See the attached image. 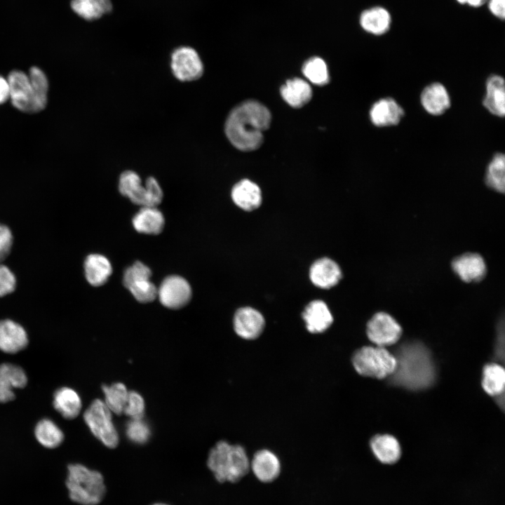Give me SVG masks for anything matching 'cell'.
Wrapping results in <instances>:
<instances>
[{"label":"cell","mask_w":505,"mask_h":505,"mask_svg":"<svg viewBox=\"0 0 505 505\" xmlns=\"http://www.w3.org/2000/svg\"><path fill=\"white\" fill-rule=\"evenodd\" d=\"M271 122L268 109L255 100L236 106L228 116L225 133L230 142L242 151H252L263 142V132Z\"/></svg>","instance_id":"cell-1"},{"label":"cell","mask_w":505,"mask_h":505,"mask_svg":"<svg viewBox=\"0 0 505 505\" xmlns=\"http://www.w3.org/2000/svg\"><path fill=\"white\" fill-rule=\"evenodd\" d=\"M393 382L412 389L426 388L434 379V369L426 349L419 344L403 346L395 356Z\"/></svg>","instance_id":"cell-2"},{"label":"cell","mask_w":505,"mask_h":505,"mask_svg":"<svg viewBox=\"0 0 505 505\" xmlns=\"http://www.w3.org/2000/svg\"><path fill=\"white\" fill-rule=\"evenodd\" d=\"M207 466L218 483H236L248 474L250 460L243 446L220 440L210 450Z\"/></svg>","instance_id":"cell-3"},{"label":"cell","mask_w":505,"mask_h":505,"mask_svg":"<svg viewBox=\"0 0 505 505\" xmlns=\"http://www.w3.org/2000/svg\"><path fill=\"white\" fill-rule=\"evenodd\" d=\"M69 499L79 505H97L106 494V485L102 473L81 464L67 466L65 480Z\"/></svg>","instance_id":"cell-4"},{"label":"cell","mask_w":505,"mask_h":505,"mask_svg":"<svg viewBox=\"0 0 505 505\" xmlns=\"http://www.w3.org/2000/svg\"><path fill=\"white\" fill-rule=\"evenodd\" d=\"M352 363L361 375L377 379L391 376L396 368L394 355L382 346H363L354 354Z\"/></svg>","instance_id":"cell-5"},{"label":"cell","mask_w":505,"mask_h":505,"mask_svg":"<svg viewBox=\"0 0 505 505\" xmlns=\"http://www.w3.org/2000/svg\"><path fill=\"white\" fill-rule=\"evenodd\" d=\"M144 185L142 184L141 178L134 171L126 170L120 175L119 189L123 196L142 207H156L163 198V191L159 182L154 177H149Z\"/></svg>","instance_id":"cell-6"},{"label":"cell","mask_w":505,"mask_h":505,"mask_svg":"<svg viewBox=\"0 0 505 505\" xmlns=\"http://www.w3.org/2000/svg\"><path fill=\"white\" fill-rule=\"evenodd\" d=\"M112 412L100 399L94 400L83 414V419L92 433L109 448L116 447L119 433L113 424Z\"/></svg>","instance_id":"cell-7"},{"label":"cell","mask_w":505,"mask_h":505,"mask_svg":"<svg viewBox=\"0 0 505 505\" xmlns=\"http://www.w3.org/2000/svg\"><path fill=\"white\" fill-rule=\"evenodd\" d=\"M170 68L175 78L181 81L199 79L203 73V65L198 52L189 46H181L170 55Z\"/></svg>","instance_id":"cell-8"},{"label":"cell","mask_w":505,"mask_h":505,"mask_svg":"<svg viewBox=\"0 0 505 505\" xmlns=\"http://www.w3.org/2000/svg\"><path fill=\"white\" fill-rule=\"evenodd\" d=\"M366 332L372 342L378 346L384 347L398 341L402 335V328L391 315L378 312L367 323Z\"/></svg>","instance_id":"cell-9"},{"label":"cell","mask_w":505,"mask_h":505,"mask_svg":"<svg viewBox=\"0 0 505 505\" xmlns=\"http://www.w3.org/2000/svg\"><path fill=\"white\" fill-rule=\"evenodd\" d=\"M157 297L164 307L173 309H180L191 299V288L184 278L176 275L170 276L161 283Z\"/></svg>","instance_id":"cell-10"},{"label":"cell","mask_w":505,"mask_h":505,"mask_svg":"<svg viewBox=\"0 0 505 505\" xmlns=\"http://www.w3.org/2000/svg\"><path fill=\"white\" fill-rule=\"evenodd\" d=\"M9 100L17 109L26 113H33L34 95L27 74L12 71L8 78Z\"/></svg>","instance_id":"cell-11"},{"label":"cell","mask_w":505,"mask_h":505,"mask_svg":"<svg viewBox=\"0 0 505 505\" xmlns=\"http://www.w3.org/2000/svg\"><path fill=\"white\" fill-rule=\"evenodd\" d=\"M250 470L260 483H271L280 476L281 464L274 452L267 449H262L253 454L250 461Z\"/></svg>","instance_id":"cell-12"},{"label":"cell","mask_w":505,"mask_h":505,"mask_svg":"<svg viewBox=\"0 0 505 505\" xmlns=\"http://www.w3.org/2000/svg\"><path fill=\"white\" fill-rule=\"evenodd\" d=\"M404 114L405 111L401 105L390 97L376 100L369 112L370 121L374 126L379 128L398 125Z\"/></svg>","instance_id":"cell-13"},{"label":"cell","mask_w":505,"mask_h":505,"mask_svg":"<svg viewBox=\"0 0 505 505\" xmlns=\"http://www.w3.org/2000/svg\"><path fill=\"white\" fill-rule=\"evenodd\" d=\"M265 321L262 314L252 307L238 309L234 317L236 333L245 339H255L262 332Z\"/></svg>","instance_id":"cell-14"},{"label":"cell","mask_w":505,"mask_h":505,"mask_svg":"<svg viewBox=\"0 0 505 505\" xmlns=\"http://www.w3.org/2000/svg\"><path fill=\"white\" fill-rule=\"evenodd\" d=\"M452 269L459 278L466 283L481 281L486 274V264L481 255L467 252L455 257Z\"/></svg>","instance_id":"cell-15"},{"label":"cell","mask_w":505,"mask_h":505,"mask_svg":"<svg viewBox=\"0 0 505 505\" xmlns=\"http://www.w3.org/2000/svg\"><path fill=\"white\" fill-rule=\"evenodd\" d=\"M424 109L433 116L443 114L451 106V98L446 87L440 82L426 86L420 94Z\"/></svg>","instance_id":"cell-16"},{"label":"cell","mask_w":505,"mask_h":505,"mask_svg":"<svg viewBox=\"0 0 505 505\" xmlns=\"http://www.w3.org/2000/svg\"><path fill=\"white\" fill-rule=\"evenodd\" d=\"M27 383V375L20 366L3 363L0 365V403L15 398L14 389L24 388Z\"/></svg>","instance_id":"cell-17"},{"label":"cell","mask_w":505,"mask_h":505,"mask_svg":"<svg viewBox=\"0 0 505 505\" xmlns=\"http://www.w3.org/2000/svg\"><path fill=\"white\" fill-rule=\"evenodd\" d=\"M27 344V335L22 326L9 319L0 321L1 351L15 354L25 349Z\"/></svg>","instance_id":"cell-18"},{"label":"cell","mask_w":505,"mask_h":505,"mask_svg":"<svg viewBox=\"0 0 505 505\" xmlns=\"http://www.w3.org/2000/svg\"><path fill=\"white\" fill-rule=\"evenodd\" d=\"M483 105L488 112L497 117L505 114L504 79L498 74H492L485 82V94Z\"/></svg>","instance_id":"cell-19"},{"label":"cell","mask_w":505,"mask_h":505,"mask_svg":"<svg viewBox=\"0 0 505 505\" xmlns=\"http://www.w3.org/2000/svg\"><path fill=\"white\" fill-rule=\"evenodd\" d=\"M309 276L316 286L328 289L338 283L342 274L340 267L335 261L328 257H323L311 265Z\"/></svg>","instance_id":"cell-20"},{"label":"cell","mask_w":505,"mask_h":505,"mask_svg":"<svg viewBox=\"0 0 505 505\" xmlns=\"http://www.w3.org/2000/svg\"><path fill=\"white\" fill-rule=\"evenodd\" d=\"M302 318L307 330L314 334L325 331L333 322L329 308L321 300L309 302L302 313Z\"/></svg>","instance_id":"cell-21"},{"label":"cell","mask_w":505,"mask_h":505,"mask_svg":"<svg viewBox=\"0 0 505 505\" xmlns=\"http://www.w3.org/2000/svg\"><path fill=\"white\" fill-rule=\"evenodd\" d=\"M231 198L237 206L246 211L257 208L262 203V193L259 186L246 179L234 186Z\"/></svg>","instance_id":"cell-22"},{"label":"cell","mask_w":505,"mask_h":505,"mask_svg":"<svg viewBox=\"0 0 505 505\" xmlns=\"http://www.w3.org/2000/svg\"><path fill=\"white\" fill-rule=\"evenodd\" d=\"M164 223L163 215L156 207H142L133 218L135 229L140 233L147 234L161 233Z\"/></svg>","instance_id":"cell-23"},{"label":"cell","mask_w":505,"mask_h":505,"mask_svg":"<svg viewBox=\"0 0 505 505\" xmlns=\"http://www.w3.org/2000/svg\"><path fill=\"white\" fill-rule=\"evenodd\" d=\"M53 404L55 410L68 419L76 417L82 407L79 394L69 387H61L55 391Z\"/></svg>","instance_id":"cell-24"},{"label":"cell","mask_w":505,"mask_h":505,"mask_svg":"<svg viewBox=\"0 0 505 505\" xmlns=\"http://www.w3.org/2000/svg\"><path fill=\"white\" fill-rule=\"evenodd\" d=\"M71 8L85 20L94 21L111 14L114 5L112 0H72Z\"/></svg>","instance_id":"cell-25"},{"label":"cell","mask_w":505,"mask_h":505,"mask_svg":"<svg viewBox=\"0 0 505 505\" xmlns=\"http://www.w3.org/2000/svg\"><path fill=\"white\" fill-rule=\"evenodd\" d=\"M85 275L93 286L105 284L112 273V267L107 257L99 254L89 255L84 263Z\"/></svg>","instance_id":"cell-26"},{"label":"cell","mask_w":505,"mask_h":505,"mask_svg":"<svg viewBox=\"0 0 505 505\" xmlns=\"http://www.w3.org/2000/svg\"><path fill=\"white\" fill-rule=\"evenodd\" d=\"M360 25L368 33L381 35L386 33L391 25V15L379 6L364 11L360 16Z\"/></svg>","instance_id":"cell-27"},{"label":"cell","mask_w":505,"mask_h":505,"mask_svg":"<svg viewBox=\"0 0 505 505\" xmlns=\"http://www.w3.org/2000/svg\"><path fill=\"white\" fill-rule=\"evenodd\" d=\"M284 100L291 107L299 108L308 103L312 97L310 85L303 79L288 80L281 88Z\"/></svg>","instance_id":"cell-28"},{"label":"cell","mask_w":505,"mask_h":505,"mask_svg":"<svg viewBox=\"0 0 505 505\" xmlns=\"http://www.w3.org/2000/svg\"><path fill=\"white\" fill-rule=\"evenodd\" d=\"M370 446L377 458L384 464H394L400 457L399 443L392 436L377 435L371 439Z\"/></svg>","instance_id":"cell-29"},{"label":"cell","mask_w":505,"mask_h":505,"mask_svg":"<svg viewBox=\"0 0 505 505\" xmlns=\"http://www.w3.org/2000/svg\"><path fill=\"white\" fill-rule=\"evenodd\" d=\"M34 95L33 113L45 109L48 102V81L46 74L39 67H32L27 74Z\"/></svg>","instance_id":"cell-30"},{"label":"cell","mask_w":505,"mask_h":505,"mask_svg":"<svg viewBox=\"0 0 505 505\" xmlns=\"http://www.w3.org/2000/svg\"><path fill=\"white\" fill-rule=\"evenodd\" d=\"M34 435L37 441L48 449L60 446L65 438L61 429L49 419H43L36 424Z\"/></svg>","instance_id":"cell-31"},{"label":"cell","mask_w":505,"mask_h":505,"mask_svg":"<svg viewBox=\"0 0 505 505\" xmlns=\"http://www.w3.org/2000/svg\"><path fill=\"white\" fill-rule=\"evenodd\" d=\"M486 184L492 189L504 193L505 190V156L496 153L490 161L485 173Z\"/></svg>","instance_id":"cell-32"},{"label":"cell","mask_w":505,"mask_h":505,"mask_svg":"<svg viewBox=\"0 0 505 505\" xmlns=\"http://www.w3.org/2000/svg\"><path fill=\"white\" fill-rule=\"evenodd\" d=\"M505 371L497 363L486 365L483 369L482 385L483 389L490 396L502 394L504 390Z\"/></svg>","instance_id":"cell-33"},{"label":"cell","mask_w":505,"mask_h":505,"mask_svg":"<svg viewBox=\"0 0 505 505\" xmlns=\"http://www.w3.org/2000/svg\"><path fill=\"white\" fill-rule=\"evenodd\" d=\"M102 391L105 396L104 403L110 411L116 415L122 414L128 394L126 386L120 382L109 386L104 385Z\"/></svg>","instance_id":"cell-34"},{"label":"cell","mask_w":505,"mask_h":505,"mask_svg":"<svg viewBox=\"0 0 505 505\" xmlns=\"http://www.w3.org/2000/svg\"><path fill=\"white\" fill-rule=\"evenodd\" d=\"M302 72L316 85H325L329 81L327 65L325 61L318 57H314L306 61L302 67Z\"/></svg>","instance_id":"cell-35"},{"label":"cell","mask_w":505,"mask_h":505,"mask_svg":"<svg viewBox=\"0 0 505 505\" xmlns=\"http://www.w3.org/2000/svg\"><path fill=\"white\" fill-rule=\"evenodd\" d=\"M133 297L140 302L148 303L157 297L158 288L150 278H139L126 286Z\"/></svg>","instance_id":"cell-36"},{"label":"cell","mask_w":505,"mask_h":505,"mask_svg":"<svg viewBox=\"0 0 505 505\" xmlns=\"http://www.w3.org/2000/svg\"><path fill=\"white\" fill-rule=\"evenodd\" d=\"M126 433L133 443L142 445L146 443L151 436V430L146 422L142 419H130L126 424Z\"/></svg>","instance_id":"cell-37"},{"label":"cell","mask_w":505,"mask_h":505,"mask_svg":"<svg viewBox=\"0 0 505 505\" xmlns=\"http://www.w3.org/2000/svg\"><path fill=\"white\" fill-rule=\"evenodd\" d=\"M144 410L145 404L142 396L135 391H128L123 413L130 419H142Z\"/></svg>","instance_id":"cell-38"},{"label":"cell","mask_w":505,"mask_h":505,"mask_svg":"<svg viewBox=\"0 0 505 505\" xmlns=\"http://www.w3.org/2000/svg\"><path fill=\"white\" fill-rule=\"evenodd\" d=\"M152 276L151 269L140 262H135L131 267L126 269L123 274V283L126 287L130 282L139 279Z\"/></svg>","instance_id":"cell-39"},{"label":"cell","mask_w":505,"mask_h":505,"mask_svg":"<svg viewBox=\"0 0 505 505\" xmlns=\"http://www.w3.org/2000/svg\"><path fill=\"white\" fill-rule=\"evenodd\" d=\"M15 285V278L11 271L7 267L0 265V296L12 292Z\"/></svg>","instance_id":"cell-40"},{"label":"cell","mask_w":505,"mask_h":505,"mask_svg":"<svg viewBox=\"0 0 505 505\" xmlns=\"http://www.w3.org/2000/svg\"><path fill=\"white\" fill-rule=\"evenodd\" d=\"M12 242L13 236L10 229L6 226L0 224V262L9 253Z\"/></svg>","instance_id":"cell-41"},{"label":"cell","mask_w":505,"mask_h":505,"mask_svg":"<svg viewBox=\"0 0 505 505\" xmlns=\"http://www.w3.org/2000/svg\"><path fill=\"white\" fill-rule=\"evenodd\" d=\"M505 0H489L490 11L497 18L504 19L505 15Z\"/></svg>","instance_id":"cell-42"},{"label":"cell","mask_w":505,"mask_h":505,"mask_svg":"<svg viewBox=\"0 0 505 505\" xmlns=\"http://www.w3.org/2000/svg\"><path fill=\"white\" fill-rule=\"evenodd\" d=\"M9 100V85L7 79L0 76V105Z\"/></svg>","instance_id":"cell-43"},{"label":"cell","mask_w":505,"mask_h":505,"mask_svg":"<svg viewBox=\"0 0 505 505\" xmlns=\"http://www.w3.org/2000/svg\"><path fill=\"white\" fill-rule=\"evenodd\" d=\"M459 4H469L473 7H478L483 5L487 0H457Z\"/></svg>","instance_id":"cell-44"},{"label":"cell","mask_w":505,"mask_h":505,"mask_svg":"<svg viewBox=\"0 0 505 505\" xmlns=\"http://www.w3.org/2000/svg\"><path fill=\"white\" fill-rule=\"evenodd\" d=\"M151 505H170V504H166V503H163V502H156V503L152 504Z\"/></svg>","instance_id":"cell-45"}]
</instances>
